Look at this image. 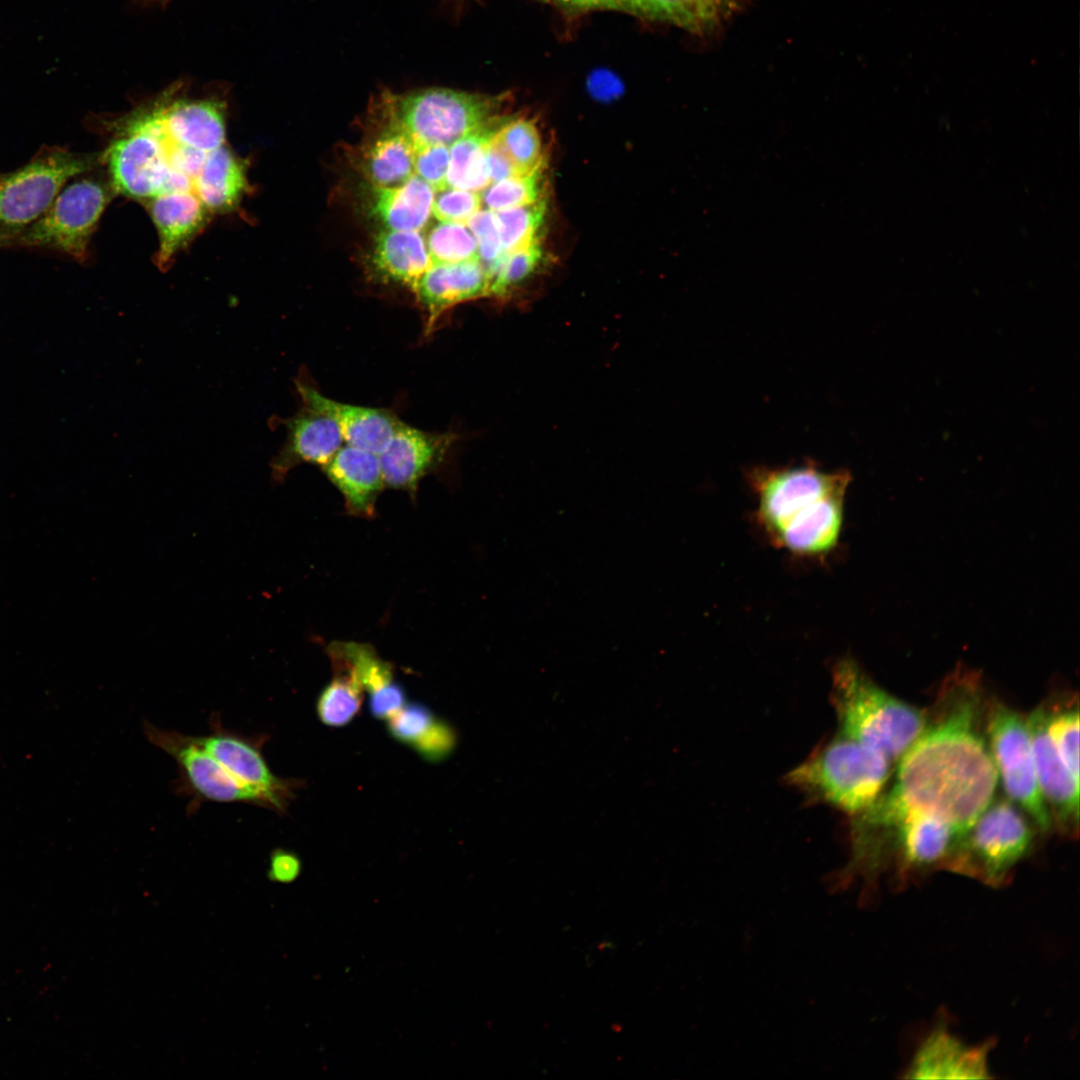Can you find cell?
Instances as JSON below:
<instances>
[{
  "mask_svg": "<svg viewBox=\"0 0 1080 1080\" xmlns=\"http://www.w3.org/2000/svg\"><path fill=\"white\" fill-rule=\"evenodd\" d=\"M988 699L979 676L958 669L942 683L925 726L896 762L888 789L854 825L883 836L904 817L926 814L963 833L994 799L998 774L985 732Z\"/></svg>",
  "mask_w": 1080,
  "mask_h": 1080,
  "instance_id": "1",
  "label": "cell"
},
{
  "mask_svg": "<svg viewBox=\"0 0 1080 1080\" xmlns=\"http://www.w3.org/2000/svg\"><path fill=\"white\" fill-rule=\"evenodd\" d=\"M747 479L757 498V521L777 547L797 556L819 557L838 545L849 472H827L807 463L756 467Z\"/></svg>",
  "mask_w": 1080,
  "mask_h": 1080,
  "instance_id": "2",
  "label": "cell"
},
{
  "mask_svg": "<svg viewBox=\"0 0 1080 1080\" xmlns=\"http://www.w3.org/2000/svg\"><path fill=\"white\" fill-rule=\"evenodd\" d=\"M831 680L838 733L897 762L922 732L926 711L881 688L849 657L833 665Z\"/></svg>",
  "mask_w": 1080,
  "mask_h": 1080,
  "instance_id": "3",
  "label": "cell"
},
{
  "mask_svg": "<svg viewBox=\"0 0 1080 1080\" xmlns=\"http://www.w3.org/2000/svg\"><path fill=\"white\" fill-rule=\"evenodd\" d=\"M892 763L879 751L837 734L789 771L785 780L850 816L869 808L886 789Z\"/></svg>",
  "mask_w": 1080,
  "mask_h": 1080,
  "instance_id": "4",
  "label": "cell"
},
{
  "mask_svg": "<svg viewBox=\"0 0 1080 1080\" xmlns=\"http://www.w3.org/2000/svg\"><path fill=\"white\" fill-rule=\"evenodd\" d=\"M1035 829L1031 819L1010 799L994 798L960 835L944 870L1000 887L1032 851Z\"/></svg>",
  "mask_w": 1080,
  "mask_h": 1080,
  "instance_id": "5",
  "label": "cell"
},
{
  "mask_svg": "<svg viewBox=\"0 0 1080 1080\" xmlns=\"http://www.w3.org/2000/svg\"><path fill=\"white\" fill-rule=\"evenodd\" d=\"M504 99L447 88H426L402 94L383 90L374 102L407 132L414 145L451 146L501 116Z\"/></svg>",
  "mask_w": 1080,
  "mask_h": 1080,
  "instance_id": "6",
  "label": "cell"
},
{
  "mask_svg": "<svg viewBox=\"0 0 1080 1080\" xmlns=\"http://www.w3.org/2000/svg\"><path fill=\"white\" fill-rule=\"evenodd\" d=\"M100 158L63 147H44L25 165L0 174V240L15 239L51 205L75 176L92 169Z\"/></svg>",
  "mask_w": 1080,
  "mask_h": 1080,
  "instance_id": "7",
  "label": "cell"
},
{
  "mask_svg": "<svg viewBox=\"0 0 1080 1080\" xmlns=\"http://www.w3.org/2000/svg\"><path fill=\"white\" fill-rule=\"evenodd\" d=\"M985 732L989 750L1007 798L1047 833L1052 818L1040 791L1027 719L1005 703L988 699Z\"/></svg>",
  "mask_w": 1080,
  "mask_h": 1080,
  "instance_id": "8",
  "label": "cell"
},
{
  "mask_svg": "<svg viewBox=\"0 0 1080 1080\" xmlns=\"http://www.w3.org/2000/svg\"><path fill=\"white\" fill-rule=\"evenodd\" d=\"M111 192L106 184L93 178H81L65 185L44 214L15 239L13 246L54 250L84 262Z\"/></svg>",
  "mask_w": 1080,
  "mask_h": 1080,
  "instance_id": "9",
  "label": "cell"
},
{
  "mask_svg": "<svg viewBox=\"0 0 1080 1080\" xmlns=\"http://www.w3.org/2000/svg\"><path fill=\"white\" fill-rule=\"evenodd\" d=\"M961 834L954 826L934 816H906L891 828L880 843L875 868L881 871L892 865L896 882L900 885L928 872L944 870Z\"/></svg>",
  "mask_w": 1080,
  "mask_h": 1080,
  "instance_id": "10",
  "label": "cell"
},
{
  "mask_svg": "<svg viewBox=\"0 0 1080 1080\" xmlns=\"http://www.w3.org/2000/svg\"><path fill=\"white\" fill-rule=\"evenodd\" d=\"M209 723L210 733L193 736L195 742L235 778L258 791L270 810L284 814L304 782L280 778L270 770L262 753L266 736L250 737L225 729L216 714Z\"/></svg>",
  "mask_w": 1080,
  "mask_h": 1080,
  "instance_id": "11",
  "label": "cell"
},
{
  "mask_svg": "<svg viewBox=\"0 0 1080 1080\" xmlns=\"http://www.w3.org/2000/svg\"><path fill=\"white\" fill-rule=\"evenodd\" d=\"M144 733L150 743L174 759L183 782L198 800L246 803L269 809L258 791L235 778L193 736L164 730L149 722L144 723Z\"/></svg>",
  "mask_w": 1080,
  "mask_h": 1080,
  "instance_id": "12",
  "label": "cell"
},
{
  "mask_svg": "<svg viewBox=\"0 0 1080 1080\" xmlns=\"http://www.w3.org/2000/svg\"><path fill=\"white\" fill-rule=\"evenodd\" d=\"M102 158L113 188L130 198L150 200L163 192L170 173L163 144L139 130H117Z\"/></svg>",
  "mask_w": 1080,
  "mask_h": 1080,
  "instance_id": "13",
  "label": "cell"
},
{
  "mask_svg": "<svg viewBox=\"0 0 1080 1080\" xmlns=\"http://www.w3.org/2000/svg\"><path fill=\"white\" fill-rule=\"evenodd\" d=\"M1038 785L1052 824L1070 837L1079 831V782L1060 757L1045 725L1043 704L1027 717Z\"/></svg>",
  "mask_w": 1080,
  "mask_h": 1080,
  "instance_id": "14",
  "label": "cell"
},
{
  "mask_svg": "<svg viewBox=\"0 0 1080 1080\" xmlns=\"http://www.w3.org/2000/svg\"><path fill=\"white\" fill-rule=\"evenodd\" d=\"M453 440L450 433L426 432L399 421L378 454L384 484L414 492L421 478L443 459Z\"/></svg>",
  "mask_w": 1080,
  "mask_h": 1080,
  "instance_id": "15",
  "label": "cell"
},
{
  "mask_svg": "<svg viewBox=\"0 0 1080 1080\" xmlns=\"http://www.w3.org/2000/svg\"><path fill=\"white\" fill-rule=\"evenodd\" d=\"M990 1043L968 1046L945 1027L921 1043L906 1071L909 1079H988Z\"/></svg>",
  "mask_w": 1080,
  "mask_h": 1080,
  "instance_id": "16",
  "label": "cell"
},
{
  "mask_svg": "<svg viewBox=\"0 0 1080 1080\" xmlns=\"http://www.w3.org/2000/svg\"><path fill=\"white\" fill-rule=\"evenodd\" d=\"M296 388L305 407L335 422L347 445L380 454L399 423L385 410L335 401L302 380Z\"/></svg>",
  "mask_w": 1080,
  "mask_h": 1080,
  "instance_id": "17",
  "label": "cell"
},
{
  "mask_svg": "<svg viewBox=\"0 0 1080 1080\" xmlns=\"http://www.w3.org/2000/svg\"><path fill=\"white\" fill-rule=\"evenodd\" d=\"M283 421L287 438L270 463L272 478L281 482L300 463L325 466L342 447L343 436L335 422L307 407Z\"/></svg>",
  "mask_w": 1080,
  "mask_h": 1080,
  "instance_id": "18",
  "label": "cell"
},
{
  "mask_svg": "<svg viewBox=\"0 0 1080 1080\" xmlns=\"http://www.w3.org/2000/svg\"><path fill=\"white\" fill-rule=\"evenodd\" d=\"M415 293L427 312V330L451 307L488 296L489 277L479 260L432 263L418 281Z\"/></svg>",
  "mask_w": 1080,
  "mask_h": 1080,
  "instance_id": "19",
  "label": "cell"
},
{
  "mask_svg": "<svg viewBox=\"0 0 1080 1080\" xmlns=\"http://www.w3.org/2000/svg\"><path fill=\"white\" fill-rule=\"evenodd\" d=\"M148 208L159 236L154 263L167 271L175 256L208 224L211 213L192 192L160 194L148 200Z\"/></svg>",
  "mask_w": 1080,
  "mask_h": 1080,
  "instance_id": "20",
  "label": "cell"
},
{
  "mask_svg": "<svg viewBox=\"0 0 1080 1080\" xmlns=\"http://www.w3.org/2000/svg\"><path fill=\"white\" fill-rule=\"evenodd\" d=\"M329 657L345 663L364 691L368 693L370 714L377 720H388L406 703L403 687L396 681L392 665L383 660L366 643L333 642Z\"/></svg>",
  "mask_w": 1080,
  "mask_h": 1080,
  "instance_id": "21",
  "label": "cell"
},
{
  "mask_svg": "<svg viewBox=\"0 0 1080 1080\" xmlns=\"http://www.w3.org/2000/svg\"><path fill=\"white\" fill-rule=\"evenodd\" d=\"M383 130L363 148L361 169L374 186H399L414 176L415 147L407 132L374 102Z\"/></svg>",
  "mask_w": 1080,
  "mask_h": 1080,
  "instance_id": "22",
  "label": "cell"
},
{
  "mask_svg": "<svg viewBox=\"0 0 1080 1080\" xmlns=\"http://www.w3.org/2000/svg\"><path fill=\"white\" fill-rule=\"evenodd\" d=\"M323 470L344 496L351 514L374 515L376 499L384 485L378 454L342 446Z\"/></svg>",
  "mask_w": 1080,
  "mask_h": 1080,
  "instance_id": "23",
  "label": "cell"
},
{
  "mask_svg": "<svg viewBox=\"0 0 1080 1080\" xmlns=\"http://www.w3.org/2000/svg\"><path fill=\"white\" fill-rule=\"evenodd\" d=\"M162 128L172 143L209 153L225 142L222 103L179 100L155 107Z\"/></svg>",
  "mask_w": 1080,
  "mask_h": 1080,
  "instance_id": "24",
  "label": "cell"
},
{
  "mask_svg": "<svg viewBox=\"0 0 1080 1080\" xmlns=\"http://www.w3.org/2000/svg\"><path fill=\"white\" fill-rule=\"evenodd\" d=\"M431 264L427 245L419 231L386 230L375 238L371 265L385 282L415 289Z\"/></svg>",
  "mask_w": 1080,
  "mask_h": 1080,
  "instance_id": "25",
  "label": "cell"
},
{
  "mask_svg": "<svg viewBox=\"0 0 1080 1080\" xmlns=\"http://www.w3.org/2000/svg\"><path fill=\"white\" fill-rule=\"evenodd\" d=\"M246 170L245 163L222 145L208 153L194 181V194L210 213L232 212L248 192Z\"/></svg>",
  "mask_w": 1080,
  "mask_h": 1080,
  "instance_id": "26",
  "label": "cell"
},
{
  "mask_svg": "<svg viewBox=\"0 0 1080 1080\" xmlns=\"http://www.w3.org/2000/svg\"><path fill=\"white\" fill-rule=\"evenodd\" d=\"M435 190L418 176L399 186L372 185L371 212L387 230L420 231L432 214Z\"/></svg>",
  "mask_w": 1080,
  "mask_h": 1080,
  "instance_id": "27",
  "label": "cell"
},
{
  "mask_svg": "<svg viewBox=\"0 0 1080 1080\" xmlns=\"http://www.w3.org/2000/svg\"><path fill=\"white\" fill-rule=\"evenodd\" d=\"M505 118L499 116L451 145L447 187L481 192L490 184L487 151Z\"/></svg>",
  "mask_w": 1080,
  "mask_h": 1080,
  "instance_id": "28",
  "label": "cell"
},
{
  "mask_svg": "<svg viewBox=\"0 0 1080 1080\" xmlns=\"http://www.w3.org/2000/svg\"><path fill=\"white\" fill-rule=\"evenodd\" d=\"M334 677L321 691L316 712L319 720L329 727H343L359 713L364 690L350 668L336 658H330Z\"/></svg>",
  "mask_w": 1080,
  "mask_h": 1080,
  "instance_id": "29",
  "label": "cell"
},
{
  "mask_svg": "<svg viewBox=\"0 0 1080 1080\" xmlns=\"http://www.w3.org/2000/svg\"><path fill=\"white\" fill-rule=\"evenodd\" d=\"M1043 704L1046 730L1063 762L1079 782V704L1063 694Z\"/></svg>",
  "mask_w": 1080,
  "mask_h": 1080,
  "instance_id": "30",
  "label": "cell"
},
{
  "mask_svg": "<svg viewBox=\"0 0 1080 1080\" xmlns=\"http://www.w3.org/2000/svg\"><path fill=\"white\" fill-rule=\"evenodd\" d=\"M726 0H642V15L668 21L696 33L714 28Z\"/></svg>",
  "mask_w": 1080,
  "mask_h": 1080,
  "instance_id": "31",
  "label": "cell"
},
{
  "mask_svg": "<svg viewBox=\"0 0 1080 1080\" xmlns=\"http://www.w3.org/2000/svg\"><path fill=\"white\" fill-rule=\"evenodd\" d=\"M495 138L519 174L545 166L542 138L534 120L521 116L506 117Z\"/></svg>",
  "mask_w": 1080,
  "mask_h": 1080,
  "instance_id": "32",
  "label": "cell"
},
{
  "mask_svg": "<svg viewBox=\"0 0 1080 1080\" xmlns=\"http://www.w3.org/2000/svg\"><path fill=\"white\" fill-rule=\"evenodd\" d=\"M544 250L540 241L526 247L504 252L487 271L488 296L505 298L512 291L528 282L544 264Z\"/></svg>",
  "mask_w": 1080,
  "mask_h": 1080,
  "instance_id": "33",
  "label": "cell"
},
{
  "mask_svg": "<svg viewBox=\"0 0 1080 1080\" xmlns=\"http://www.w3.org/2000/svg\"><path fill=\"white\" fill-rule=\"evenodd\" d=\"M547 201L540 200L515 208L494 211L504 252L514 251L540 241Z\"/></svg>",
  "mask_w": 1080,
  "mask_h": 1080,
  "instance_id": "34",
  "label": "cell"
},
{
  "mask_svg": "<svg viewBox=\"0 0 1080 1080\" xmlns=\"http://www.w3.org/2000/svg\"><path fill=\"white\" fill-rule=\"evenodd\" d=\"M545 166L526 174H518L490 183L481 191L486 209L499 211L532 204L545 197Z\"/></svg>",
  "mask_w": 1080,
  "mask_h": 1080,
  "instance_id": "35",
  "label": "cell"
},
{
  "mask_svg": "<svg viewBox=\"0 0 1080 1080\" xmlns=\"http://www.w3.org/2000/svg\"><path fill=\"white\" fill-rule=\"evenodd\" d=\"M427 249L432 263L479 260L476 238L465 223L439 221L428 235Z\"/></svg>",
  "mask_w": 1080,
  "mask_h": 1080,
  "instance_id": "36",
  "label": "cell"
},
{
  "mask_svg": "<svg viewBox=\"0 0 1080 1080\" xmlns=\"http://www.w3.org/2000/svg\"><path fill=\"white\" fill-rule=\"evenodd\" d=\"M437 719L426 705L405 703L387 720V729L395 740L413 748L429 733Z\"/></svg>",
  "mask_w": 1080,
  "mask_h": 1080,
  "instance_id": "37",
  "label": "cell"
},
{
  "mask_svg": "<svg viewBox=\"0 0 1080 1080\" xmlns=\"http://www.w3.org/2000/svg\"><path fill=\"white\" fill-rule=\"evenodd\" d=\"M434 197L432 213L445 222L467 223L482 205L478 192L447 187Z\"/></svg>",
  "mask_w": 1080,
  "mask_h": 1080,
  "instance_id": "38",
  "label": "cell"
},
{
  "mask_svg": "<svg viewBox=\"0 0 1080 1080\" xmlns=\"http://www.w3.org/2000/svg\"><path fill=\"white\" fill-rule=\"evenodd\" d=\"M466 224L476 238L479 260L487 272L504 253L495 212L480 209Z\"/></svg>",
  "mask_w": 1080,
  "mask_h": 1080,
  "instance_id": "39",
  "label": "cell"
},
{
  "mask_svg": "<svg viewBox=\"0 0 1080 1080\" xmlns=\"http://www.w3.org/2000/svg\"><path fill=\"white\" fill-rule=\"evenodd\" d=\"M414 171L435 191L447 188L449 148L441 144L414 145Z\"/></svg>",
  "mask_w": 1080,
  "mask_h": 1080,
  "instance_id": "40",
  "label": "cell"
},
{
  "mask_svg": "<svg viewBox=\"0 0 1080 1080\" xmlns=\"http://www.w3.org/2000/svg\"><path fill=\"white\" fill-rule=\"evenodd\" d=\"M456 744L455 729L447 721L438 718L429 733L412 749L424 760L439 762L454 751Z\"/></svg>",
  "mask_w": 1080,
  "mask_h": 1080,
  "instance_id": "41",
  "label": "cell"
},
{
  "mask_svg": "<svg viewBox=\"0 0 1080 1080\" xmlns=\"http://www.w3.org/2000/svg\"><path fill=\"white\" fill-rule=\"evenodd\" d=\"M301 873L299 857L290 851L276 849L271 853L268 877L271 881L288 884L295 881Z\"/></svg>",
  "mask_w": 1080,
  "mask_h": 1080,
  "instance_id": "42",
  "label": "cell"
},
{
  "mask_svg": "<svg viewBox=\"0 0 1080 1080\" xmlns=\"http://www.w3.org/2000/svg\"><path fill=\"white\" fill-rule=\"evenodd\" d=\"M623 83L618 76L607 69L594 70L587 79V89L591 96L600 101H611L623 93Z\"/></svg>",
  "mask_w": 1080,
  "mask_h": 1080,
  "instance_id": "43",
  "label": "cell"
},
{
  "mask_svg": "<svg viewBox=\"0 0 1080 1080\" xmlns=\"http://www.w3.org/2000/svg\"><path fill=\"white\" fill-rule=\"evenodd\" d=\"M487 164L490 183L519 174L512 160L505 152L501 144L498 142V140L495 138V136L491 140L488 147Z\"/></svg>",
  "mask_w": 1080,
  "mask_h": 1080,
  "instance_id": "44",
  "label": "cell"
},
{
  "mask_svg": "<svg viewBox=\"0 0 1080 1080\" xmlns=\"http://www.w3.org/2000/svg\"><path fill=\"white\" fill-rule=\"evenodd\" d=\"M574 5L579 7L621 8L641 14L642 0H575Z\"/></svg>",
  "mask_w": 1080,
  "mask_h": 1080,
  "instance_id": "45",
  "label": "cell"
},
{
  "mask_svg": "<svg viewBox=\"0 0 1080 1080\" xmlns=\"http://www.w3.org/2000/svg\"><path fill=\"white\" fill-rule=\"evenodd\" d=\"M5 247H7V244L5 242H3L2 240H0V249L5 248Z\"/></svg>",
  "mask_w": 1080,
  "mask_h": 1080,
  "instance_id": "46",
  "label": "cell"
}]
</instances>
